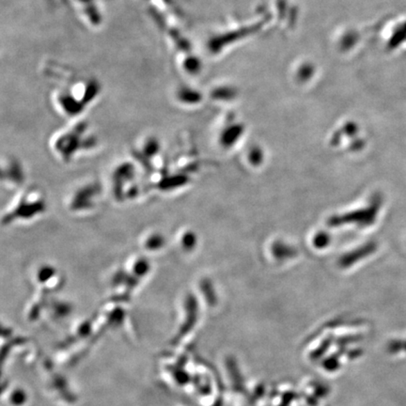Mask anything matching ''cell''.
Returning a JSON list of instances; mask_svg holds the SVG:
<instances>
[{
  "label": "cell",
  "mask_w": 406,
  "mask_h": 406,
  "mask_svg": "<svg viewBox=\"0 0 406 406\" xmlns=\"http://www.w3.org/2000/svg\"><path fill=\"white\" fill-rule=\"evenodd\" d=\"M49 146L60 162L70 164L80 155L96 151L99 141L87 123H76L53 134Z\"/></svg>",
  "instance_id": "obj_1"
},
{
  "label": "cell",
  "mask_w": 406,
  "mask_h": 406,
  "mask_svg": "<svg viewBox=\"0 0 406 406\" xmlns=\"http://www.w3.org/2000/svg\"><path fill=\"white\" fill-rule=\"evenodd\" d=\"M46 196L39 187L25 186L13 197L9 206L2 215V224L10 226L13 224L34 222L47 212Z\"/></svg>",
  "instance_id": "obj_2"
},
{
  "label": "cell",
  "mask_w": 406,
  "mask_h": 406,
  "mask_svg": "<svg viewBox=\"0 0 406 406\" xmlns=\"http://www.w3.org/2000/svg\"><path fill=\"white\" fill-rule=\"evenodd\" d=\"M139 167L134 157L121 160L110 173V191L116 202L125 203L139 200L143 193L139 180Z\"/></svg>",
  "instance_id": "obj_3"
},
{
  "label": "cell",
  "mask_w": 406,
  "mask_h": 406,
  "mask_svg": "<svg viewBox=\"0 0 406 406\" xmlns=\"http://www.w3.org/2000/svg\"><path fill=\"white\" fill-rule=\"evenodd\" d=\"M104 187L97 180H88L78 184L66 200L69 213L76 216H87L98 210Z\"/></svg>",
  "instance_id": "obj_4"
},
{
  "label": "cell",
  "mask_w": 406,
  "mask_h": 406,
  "mask_svg": "<svg viewBox=\"0 0 406 406\" xmlns=\"http://www.w3.org/2000/svg\"><path fill=\"white\" fill-rule=\"evenodd\" d=\"M1 181L9 189H21L25 187L26 173L22 161L10 155L2 158Z\"/></svg>",
  "instance_id": "obj_5"
},
{
  "label": "cell",
  "mask_w": 406,
  "mask_h": 406,
  "mask_svg": "<svg viewBox=\"0 0 406 406\" xmlns=\"http://www.w3.org/2000/svg\"><path fill=\"white\" fill-rule=\"evenodd\" d=\"M139 247L145 255H157L164 251L168 247V238L163 231L150 229L142 233Z\"/></svg>",
  "instance_id": "obj_6"
},
{
  "label": "cell",
  "mask_w": 406,
  "mask_h": 406,
  "mask_svg": "<svg viewBox=\"0 0 406 406\" xmlns=\"http://www.w3.org/2000/svg\"><path fill=\"white\" fill-rule=\"evenodd\" d=\"M34 279L39 285H46L51 281L62 279V274L52 263H42L34 271Z\"/></svg>",
  "instance_id": "obj_7"
}]
</instances>
